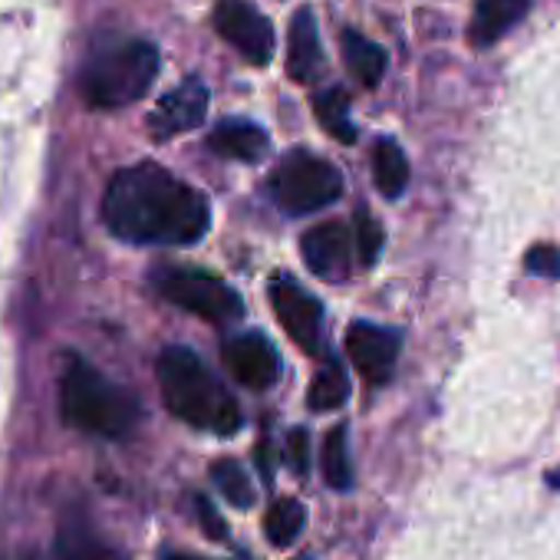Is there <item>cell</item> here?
I'll list each match as a JSON object with an SVG mask.
<instances>
[{"mask_svg": "<svg viewBox=\"0 0 560 560\" xmlns=\"http://www.w3.org/2000/svg\"><path fill=\"white\" fill-rule=\"evenodd\" d=\"M307 527V508L298 498H277L267 508L264 517V534L273 547H291Z\"/></svg>", "mask_w": 560, "mask_h": 560, "instance_id": "18", "label": "cell"}, {"mask_svg": "<svg viewBox=\"0 0 560 560\" xmlns=\"http://www.w3.org/2000/svg\"><path fill=\"white\" fill-rule=\"evenodd\" d=\"M257 468H260V475H264V481H270L273 478V448H270V442H257Z\"/></svg>", "mask_w": 560, "mask_h": 560, "instance_id": "28", "label": "cell"}, {"mask_svg": "<svg viewBox=\"0 0 560 560\" xmlns=\"http://www.w3.org/2000/svg\"><path fill=\"white\" fill-rule=\"evenodd\" d=\"M60 416L67 425L100 435V439H122L132 432L139 419V402L129 389L106 380L86 360H67L60 380Z\"/></svg>", "mask_w": 560, "mask_h": 560, "instance_id": "3", "label": "cell"}, {"mask_svg": "<svg viewBox=\"0 0 560 560\" xmlns=\"http://www.w3.org/2000/svg\"><path fill=\"white\" fill-rule=\"evenodd\" d=\"M314 113L320 119V126L337 139V142H357V126L350 119V96L347 90L334 86V90H324L317 100H314Z\"/></svg>", "mask_w": 560, "mask_h": 560, "instance_id": "19", "label": "cell"}, {"mask_svg": "<svg viewBox=\"0 0 560 560\" xmlns=\"http://www.w3.org/2000/svg\"><path fill=\"white\" fill-rule=\"evenodd\" d=\"M224 366L247 389H270L280 376V357L273 343L257 330L231 337L224 343Z\"/></svg>", "mask_w": 560, "mask_h": 560, "instance_id": "11", "label": "cell"}, {"mask_svg": "<svg viewBox=\"0 0 560 560\" xmlns=\"http://www.w3.org/2000/svg\"><path fill=\"white\" fill-rule=\"evenodd\" d=\"M340 44H343V60H347L350 73H353L366 90L380 86V80H383V73H386V50H383L380 44H373L370 37H363L360 31H353V27L343 31Z\"/></svg>", "mask_w": 560, "mask_h": 560, "instance_id": "16", "label": "cell"}, {"mask_svg": "<svg viewBox=\"0 0 560 560\" xmlns=\"http://www.w3.org/2000/svg\"><path fill=\"white\" fill-rule=\"evenodd\" d=\"M211 478H214V488L221 491V498H224L228 504H234V508H241V511H247V508L254 504V485H250L247 471H244L237 462H231V458L214 462Z\"/></svg>", "mask_w": 560, "mask_h": 560, "instance_id": "22", "label": "cell"}, {"mask_svg": "<svg viewBox=\"0 0 560 560\" xmlns=\"http://www.w3.org/2000/svg\"><path fill=\"white\" fill-rule=\"evenodd\" d=\"M155 376L168 412L195 429H208L214 435H234L241 425V409L228 396V389L208 373L188 347H165L155 360Z\"/></svg>", "mask_w": 560, "mask_h": 560, "instance_id": "2", "label": "cell"}, {"mask_svg": "<svg viewBox=\"0 0 560 560\" xmlns=\"http://www.w3.org/2000/svg\"><path fill=\"white\" fill-rule=\"evenodd\" d=\"M208 116V86L201 80H185L172 93L159 100L149 113V136L152 139H175L188 129H198Z\"/></svg>", "mask_w": 560, "mask_h": 560, "instance_id": "10", "label": "cell"}, {"mask_svg": "<svg viewBox=\"0 0 560 560\" xmlns=\"http://www.w3.org/2000/svg\"><path fill=\"white\" fill-rule=\"evenodd\" d=\"M106 228L129 244H198L211 228L208 198L155 162L122 168L103 195Z\"/></svg>", "mask_w": 560, "mask_h": 560, "instance_id": "1", "label": "cell"}, {"mask_svg": "<svg viewBox=\"0 0 560 560\" xmlns=\"http://www.w3.org/2000/svg\"><path fill=\"white\" fill-rule=\"evenodd\" d=\"M524 267H527V273H534V277L557 280V277H560V247H553V244H534V247L524 254Z\"/></svg>", "mask_w": 560, "mask_h": 560, "instance_id": "25", "label": "cell"}, {"mask_svg": "<svg viewBox=\"0 0 560 560\" xmlns=\"http://www.w3.org/2000/svg\"><path fill=\"white\" fill-rule=\"evenodd\" d=\"M162 560H201V557H191V553H168V557H162Z\"/></svg>", "mask_w": 560, "mask_h": 560, "instance_id": "29", "label": "cell"}, {"mask_svg": "<svg viewBox=\"0 0 560 560\" xmlns=\"http://www.w3.org/2000/svg\"><path fill=\"white\" fill-rule=\"evenodd\" d=\"M270 304L273 314L284 327V334L304 350V353H320V340H324V307L314 294H307L298 280L291 277H273L270 280Z\"/></svg>", "mask_w": 560, "mask_h": 560, "instance_id": "7", "label": "cell"}, {"mask_svg": "<svg viewBox=\"0 0 560 560\" xmlns=\"http://www.w3.org/2000/svg\"><path fill=\"white\" fill-rule=\"evenodd\" d=\"M324 478L337 491H347L353 485V465H350V452H347V425H334L324 439Z\"/></svg>", "mask_w": 560, "mask_h": 560, "instance_id": "21", "label": "cell"}, {"mask_svg": "<svg viewBox=\"0 0 560 560\" xmlns=\"http://www.w3.org/2000/svg\"><path fill=\"white\" fill-rule=\"evenodd\" d=\"M214 31L254 67H267L273 57V27L247 0H221L214 8Z\"/></svg>", "mask_w": 560, "mask_h": 560, "instance_id": "8", "label": "cell"}, {"mask_svg": "<svg viewBox=\"0 0 560 560\" xmlns=\"http://www.w3.org/2000/svg\"><path fill=\"white\" fill-rule=\"evenodd\" d=\"M530 0H478L475 18H471V44L475 47H491L498 44L511 27L524 21Z\"/></svg>", "mask_w": 560, "mask_h": 560, "instance_id": "15", "label": "cell"}, {"mask_svg": "<svg viewBox=\"0 0 560 560\" xmlns=\"http://www.w3.org/2000/svg\"><path fill=\"white\" fill-rule=\"evenodd\" d=\"M284 458H288V468H291L294 475H307V471H311V435H307V429H294V432L288 435V452H284Z\"/></svg>", "mask_w": 560, "mask_h": 560, "instance_id": "26", "label": "cell"}, {"mask_svg": "<svg viewBox=\"0 0 560 560\" xmlns=\"http://www.w3.org/2000/svg\"><path fill=\"white\" fill-rule=\"evenodd\" d=\"M208 149L234 162H260L270 149V136L247 119H224L208 136Z\"/></svg>", "mask_w": 560, "mask_h": 560, "instance_id": "14", "label": "cell"}, {"mask_svg": "<svg viewBox=\"0 0 560 560\" xmlns=\"http://www.w3.org/2000/svg\"><path fill=\"white\" fill-rule=\"evenodd\" d=\"M301 257L320 280H343L353 264V234L343 221H324L301 237Z\"/></svg>", "mask_w": 560, "mask_h": 560, "instance_id": "12", "label": "cell"}, {"mask_svg": "<svg viewBox=\"0 0 560 560\" xmlns=\"http://www.w3.org/2000/svg\"><path fill=\"white\" fill-rule=\"evenodd\" d=\"M324 73V47H320V31L314 21L311 8H301L298 18L291 21V37H288V77L294 83H314Z\"/></svg>", "mask_w": 560, "mask_h": 560, "instance_id": "13", "label": "cell"}, {"mask_svg": "<svg viewBox=\"0 0 560 560\" xmlns=\"http://www.w3.org/2000/svg\"><path fill=\"white\" fill-rule=\"evenodd\" d=\"M162 57L145 40H116L90 54L80 73V93L93 109H122L142 100L155 77Z\"/></svg>", "mask_w": 560, "mask_h": 560, "instance_id": "4", "label": "cell"}, {"mask_svg": "<svg viewBox=\"0 0 560 560\" xmlns=\"http://www.w3.org/2000/svg\"><path fill=\"white\" fill-rule=\"evenodd\" d=\"M57 560H122L116 550L100 544L90 530L83 527H67L57 537Z\"/></svg>", "mask_w": 560, "mask_h": 560, "instance_id": "23", "label": "cell"}, {"mask_svg": "<svg viewBox=\"0 0 560 560\" xmlns=\"http://www.w3.org/2000/svg\"><path fill=\"white\" fill-rule=\"evenodd\" d=\"M347 399H350L347 370H343L340 363H327V366L314 376V383H311V389H307V406H311L314 412H334V409H340Z\"/></svg>", "mask_w": 560, "mask_h": 560, "instance_id": "20", "label": "cell"}, {"mask_svg": "<svg viewBox=\"0 0 560 560\" xmlns=\"http://www.w3.org/2000/svg\"><path fill=\"white\" fill-rule=\"evenodd\" d=\"M373 178L386 198H399L409 185V159L393 139H380L373 149Z\"/></svg>", "mask_w": 560, "mask_h": 560, "instance_id": "17", "label": "cell"}, {"mask_svg": "<svg viewBox=\"0 0 560 560\" xmlns=\"http://www.w3.org/2000/svg\"><path fill=\"white\" fill-rule=\"evenodd\" d=\"M155 288L178 311H188V314L211 320V324H228V320H237L244 314L241 294L231 284H224L221 277L205 273V270L172 267V270L159 273Z\"/></svg>", "mask_w": 560, "mask_h": 560, "instance_id": "6", "label": "cell"}, {"mask_svg": "<svg viewBox=\"0 0 560 560\" xmlns=\"http://www.w3.org/2000/svg\"><path fill=\"white\" fill-rule=\"evenodd\" d=\"M270 195L288 214H314L343 195V175L334 162L294 152L277 165L270 178Z\"/></svg>", "mask_w": 560, "mask_h": 560, "instance_id": "5", "label": "cell"}, {"mask_svg": "<svg viewBox=\"0 0 560 560\" xmlns=\"http://www.w3.org/2000/svg\"><path fill=\"white\" fill-rule=\"evenodd\" d=\"M195 504H198V521H201L205 534H208L211 540H224V537H228V527H224V521L218 517L214 504H211L205 494H198V498H195Z\"/></svg>", "mask_w": 560, "mask_h": 560, "instance_id": "27", "label": "cell"}, {"mask_svg": "<svg viewBox=\"0 0 560 560\" xmlns=\"http://www.w3.org/2000/svg\"><path fill=\"white\" fill-rule=\"evenodd\" d=\"M347 357L363 380L386 383L399 360V334L370 320H357L347 330Z\"/></svg>", "mask_w": 560, "mask_h": 560, "instance_id": "9", "label": "cell"}, {"mask_svg": "<svg viewBox=\"0 0 560 560\" xmlns=\"http://www.w3.org/2000/svg\"><path fill=\"white\" fill-rule=\"evenodd\" d=\"M383 241H386L383 224H380L366 208H360V211H357V234H353V247H357V254H360V264H363V267H373V264H376V257H380V250H383Z\"/></svg>", "mask_w": 560, "mask_h": 560, "instance_id": "24", "label": "cell"}]
</instances>
